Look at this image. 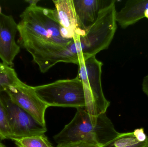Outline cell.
I'll use <instances>...</instances> for the list:
<instances>
[{
    "label": "cell",
    "mask_w": 148,
    "mask_h": 147,
    "mask_svg": "<svg viewBox=\"0 0 148 147\" xmlns=\"http://www.w3.org/2000/svg\"><path fill=\"white\" fill-rule=\"evenodd\" d=\"M79 28L86 32L97 19L101 9L109 1L73 0Z\"/></svg>",
    "instance_id": "9"
},
{
    "label": "cell",
    "mask_w": 148,
    "mask_h": 147,
    "mask_svg": "<svg viewBox=\"0 0 148 147\" xmlns=\"http://www.w3.org/2000/svg\"><path fill=\"white\" fill-rule=\"evenodd\" d=\"M115 2L110 1L85 34L74 39L65 47L62 54L68 63L79 65L81 61L108 48L117 29Z\"/></svg>",
    "instance_id": "2"
},
{
    "label": "cell",
    "mask_w": 148,
    "mask_h": 147,
    "mask_svg": "<svg viewBox=\"0 0 148 147\" xmlns=\"http://www.w3.org/2000/svg\"><path fill=\"white\" fill-rule=\"evenodd\" d=\"M78 66L77 76L83 84L85 110L92 116L106 113L110 102L105 98L102 87V62L93 56L81 61Z\"/></svg>",
    "instance_id": "4"
},
{
    "label": "cell",
    "mask_w": 148,
    "mask_h": 147,
    "mask_svg": "<svg viewBox=\"0 0 148 147\" xmlns=\"http://www.w3.org/2000/svg\"><path fill=\"white\" fill-rule=\"evenodd\" d=\"M101 147H148V139L140 142L136 140L133 132L120 133L115 139Z\"/></svg>",
    "instance_id": "12"
},
{
    "label": "cell",
    "mask_w": 148,
    "mask_h": 147,
    "mask_svg": "<svg viewBox=\"0 0 148 147\" xmlns=\"http://www.w3.org/2000/svg\"><path fill=\"white\" fill-rule=\"evenodd\" d=\"M1 6H0V14H1Z\"/></svg>",
    "instance_id": "22"
},
{
    "label": "cell",
    "mask_w": 148,
    "mask_h": 147,
    "mask_svg": "<svg viewBox=\"0 0 148 147\" xmlns=\"http://www.w3.org/2000/svg\"><path fill=\"white\" fill-rule=\"evenodd\" d=\"M0 147H7V146H5V145H3V144L2 143H1L0 142Z\"/></svg>",
    "instance_id": "21"
},
{
    "label": "cell",
    "mask_w": 148,
    "mask_h": 147,
    "mask_svg": "<svg viewBox=\"0 0 148 147\" xmlns=\"http://www.w3.org/2000/svg\"><path fill=\"white\" fill-rule=\"evenodd\" d=\"M10 137L11 130L8 109L0 97V140H10Z\"/></svg>",
    "instance_id": "15"
},
{
    "label": "cell",
    "mask_w": 148,
    "mask_h": 147,
    "mask_svg": "<svg viewBox=\"0 0 148 147\" xmlns=\"http://www.w3.org/2000/svg\"><path fill=\"white\" fill-rule=\"evenodd\" d=\"M57 147H101L97 144L85 141L70 142L63 145H57Z\"/></svg>",
    "instance_id": "16"
},
{
    "label": "cell",
    "mask_w": 148,
    "mask_h": 147,
    "mask_svg": "<svg viewBox=\"0 0 148 147\" xmlns=\"http://www.w3.org/2000/svg\"><path fill=\"white\" fill-rule=\"evenodd\" d=\"M133 133L136 140L140 142H143L148 139V136L145 133L143 128L136 129Z\"/></svg>",
    "instance_id": "17"
},
{
    "label": "cell",
    "mask_w": 148,
    "mask_h": 147,
    "mask_svg": "<svg viewBox=\"0 0 148 147\" xmlns=\"http://www.w3.org/2000/svg\"><path fill=\"white\" fill-rule=\"evenodd\" d=\"M3 101L8 113L10 140L14 141L23 137L42 134L47 132L46 126L40 124L29 114L12 102L8 97Z\"/></svg>",
    "instance_id": "7"
},
{
    "label": "cell",
    "mask_w": 148,
    "mask_h": 147,
    "mask_svg": "<svg viewBox=\"0 0 148 147\" xmlns=\"http://www.w3.org/2000/svg\"><path fill=\"white\" fill-rule=\"evenodd\" d=\"M0 64H1V63H0Z\"/></svg>",
    "instance_id": "23"
},
{
    "label": "cell",
    "mask_w": 148,
    "mask_h": 147,
    "mask_svg": "<svg viewBox=\"0 0 148 147\" xmlns=\"http://www.w3.org/2000/svg\"><path fill=\"white\" fill-rule=\"evenodd\" d=\"M10 101L28 113L42 126H46L45 112L49 108L36 92L34 87L20 80L5 91Z\"/></svg>",
    "instance_id": "6"
},
{
    "label": "cell",
    "mask_w": 148,
    "mask_h": 147,
    "mask_svg": "<svg viewBox=\"0 0 148 147\" xmlns=\"http://www.w3.org/2000/svg\"><path fill=\"white\" fill-rule=\"evenodd\" d=\"M14 142L17 147H54L44 134L16 139Z\"/></svg>",
    "instance_id": "14"
},
{
    "label": "cell",
    "mask_w": 148,
    "mask_h": 147,
    "mask_svg": "<svg viewBox=\"0 0 148 147\" xmlns=\"http://www.w3.org/2000/svg\"><path fill=\"white\" fill-rule=\"evenodd\" d=\"M147 9L148 0H129L116 12V22L122 28H127L144 18V13Z\"/></svg>",
    "instance_id": "11"
},
{
    "label": "cell",
    "mask_w": 148,
    "mask_h": 147,
    "mask_svg": "<svg viewBox=\"0 0 148 147\" xmlns=\"http://www.w3.org/2000/svg\"><path fill=\"white\" fill-rule=\"evenodd\" d=\"M15 71L10 66L0 64V93L20 81Z\"/></svg>",
    "instance_id": "13"
},
{
    "label": "cell",
    "mask_w": 148,
    "mask_h": 147,
    "mask_svg": "<svg viewBox=\"0 0 148 147\" xmlns=\"http://www.w3.org/2000/svg\"><path fill=\"white\" fill-rule=\"evenodd\" d=\"M147 18L148 19V9H147L145 13H144V18Z\"/></svg>",
    "instance_id": "20"
},
{
    "label": "cell",
    "mask_w": 148,
    "mask_h": 147,
    "mask_svg": "<svg viewBox=\"0 0 148 147\" xmlns=\"http://www.w3.org/2000/svg\"><path fill=\"white\" fill-rule=\"evenodd\" d=\"M39 97L48 107L84 108L85 98L82 80L78 76L34 86Z\"/></svg>",
    "instance_id": "5"
},
{
    "label": "cell",
    "mask_w": 148,
    "mask_h": 147,
    "mask_svg": "<svg viewBox=\"0 0 148 147\" xmlns=\"http://www.w3.org/2000/svg\"><path fill=\"white\" fill-rule=\"evenodd\" d=\"M57 18L61 26L66 30L74 39L85 34L79 28L73 0L53 1Z\"/></svg>",
    "instance_id": "10"
},
{
    "label": "cell",
    "mask_w": 148,
    "mask_h": 147,
    "mask_svg": "<svg viewBox=\"0 0 148 147\" xmlns=\"http://www.w3.org/2000/svg\"><path fill=\"white\" fill-rule=\"evenodd\" d=\"M40 1L39 0H27L25 2L29 4V6H36L37 5V3Z\"/></svg>",
    "instance_id": "19"
},
{
    "label": "cell",
    "mask_w": 148,
    "mask_h": 147,
    "mask_svg": "<svg viewBox=\"0 0 148 147\" xmlns=\"http://www.w3.org/2000/svg\"><path fill=\"white\" fill-rule=\"evenodd\" d=\"M17 26L12 16L0 14V59L3 64L10 67L20 51L15 41Z\"/></svg>",
    "instance_id": "8"
},
{
    "label": "cell",
    "mask_w": 148,
    "mask_h": 147,
    "mask_svg": "<svg viewBox=\"0 0 148 147\" xmlns=\"http://www.w3.org/2000/svg\"><path fill=\"white\" fill-rule=\"evenodd\" d=\"M19 42L32 57L54 48H65L73 40L62 33L55 9L29 6L20 16Z\"/></svg>",
    "instance_id": "1"
},
{
    "label": "cell",
    "mask_w": 148,
    "mask_h": 147,
    "mask_svg": "<svg viewBox=\"0 0 148 147\" xmlns=\"http://www.w3.org/2000/svg\"><path fill=\"white\" fill-rule=\"evenodd\" d=\"M106 113L97 116L88 114L84 108L77 109L72 121L53 137L58 145L85 141L102 147L120 135Z\"/></svg>",
    "instance_id": "3"
},
{
    "label": "cell",
    "mask_w": 148,
    "mask_h": 147,
    "mask_svg": "<svg viewBox=\"0 0 148 147\" xmlns=\"http://www.w3.org/2000/svg\"><path fill=\"white\" fill-rule=\"evenodd\" d=\"M142 86L143 91L148 97V74L143 78Z\"/></svg>",
    "instance_id": "18"
}]
</instances>
